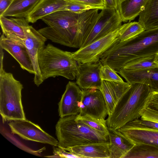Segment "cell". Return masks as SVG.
Here are the masks:
<instances>
[{
	"instance_id": "1",
	"label": "cell",
	"mask_w": 158,
	"mask_h": 158,
	"mask_svg": "<svg viewBox=\"0 0 158 158\" xmlns=\"http://www.w3.org/2000/svg\"><path fill=\"white\" fill-rule=\"evenodd\" d=\"M97 17L94 9L80 14L68 10L58 11L41 19L48 26L42 28L41 32L53 42L79 48Z\"/></svg>"
},
{
	"instance_id": "2",
	"label": "cell",
	"mask_w": 158,
	"mask_h": 158,
	"mask_svg": "<svg viewBox=\"0 0 158 158\" xmlns=\"http://www.w3.org/2000/svg\"><path fill=\"white\" fill-rule=\"evenodd\" d=\"M158 53V27L145 30L129 40L116 42L106 51L100 61L116 72L128 62Z\"/></svg>"
},
{
	"instance_id": "3",
	"label": "cell",
	"mask_w": 158,
	"mask_h": 158,
	"mask_svg": "<svg viewBox=\"0 0 158 158\" xmlns=\"http://www.w3.org/2000/svg\"><path fill=\"white\" fill-rule=\"evenodd\" d=\"M153 91L151 87L145 84H131L106 120L108 128L118 130L127 123L140 118L147 107Z\"/></svg>"
},
{
	"instance_id": "4",
	"label": "cell",
	"mask_w": 158,
	"mask_h": 158,
	"mask_svg": "<svg viewBox=\"0 0 158 158\" xmlns=\"http://www.w3.org/2000/svg\"><path fill=\"white\" fill-rule=\"evenodd\" d=\"M77 115L60 118L55 127L58 146L65 149L94 143H110L109 134L76 120Z\"/></svg>"
},
{
	"instance_id": "5",
	"label": "cell",
	"mask_w": 158,
	"mask_h": 158,
	"mask_svg": "<svg viewBox=\"0 0 158 158\" xmlns=\"http://www.w3.org/2000/svg\"><path fill=\"white\" fill-rule=\"evenodd\" d=\"M72 52L64 51L48 44L40 50L39 67L44 81L51 77L62 76L73 80L79 73V62Z\"/></svg>"
},
{
	"instance_id": "6",
	"label": "cell",
	"mask_w": 158,
	"mask_h": 158,
	"mask_svg": "<svg viewBox=\"0 0 158 158\" xmlns=\"http://www.w3.org/2000/svg\"><path fill=\"white\" fill-rule=\"evenodd\" d=\"M0 59V114L3 121L26 119L21 100L23 86L3 68Z\"/></svg>"
},
{
	"instance_id": "7",
	"label": "cell",
	"mask_w": 158,
	"mask_h": 158,
	"mask_svg": "<svg viewBox=\"0 0 158 158\" xmlns=\"http://www.w3.org/2000/svg\"><path fill=\"white\" fill-rule=\"evenodd\" d=\"M16 20L23 27L25 34L24 44L35 71L34 82L37 86L44 81L40 71L38 55L40 50L45 45L47 39L36 30L25 18H16Z\"/></svg>"
},
{
	"instance_id": "8",
	"label": "cell",
	"mask_w": 158,
	"mask_h": 158,
	"mask_svg": "<svg viewBox=\"0 0 158 158\" xmlns=\"http://www.w3.org/2000/svg\"><path fill=\"white\" fill-rule=\"evenodd\" d=\"M119 28L72 52L73 57L81 63L100 61L103 53L119 40Z\"/></svg>"
},
{
	"instance_id": "9",
	"label": "cell",
	"mask_w": 158,
	"mask_h": 158,
	"mask_svg": "<svg viewBox=\"0 0 158 158\" xmlns=\"http://www.w3.org/2000/svg\"><path fill=\"white\" fill-rule=\"evenodd\" d=\"M122 22L118 9L104 8L99 13L95 24L85 38L81 48L119 28Z\"/></svg>"
},
{
	"instance_id": "10",
	"label": "cell",
	"mask_w": 158,
	"mask_h": 158,
	"mask_svg": "<svg viewBox=\"0 0 158 158\" xmlns=\"http://www.w3.org/2000/svg\"><path fill=\"white\" fill-rule=\"evenodd\" d=\"M12 133L27 140L57 146L58 141L39 125L26 119L11 121L8 124Z\"/></svg>"
},
{
	"instance_id": "11",
	"label": "cell",
	"mask_w": 158,
	"mask_h": 158,
	"mask_svg": "<svg viewBox=\"0 0 158 158\" xmlns=\"http://www.w3.org/2000/svg\"><path fill=\"white\" fill-rule=\"evenodd\" d=\"M82 90V94L79 114L105 119L108 115V110L106 100L101 91L95 89Z\"/></svg>"
},
{
	"instance_id": "12",
	"label": "cell",
	"mask_w": 158,
	"mask_h": 158,
	"mask_svg": "<svg viewBox=\"0 0 158 158\" xmlns=\"http://www.w3.org/2000/svg\"><path fill=\"white\" fill-rule=\"evenodd\" d=\"M134 145L147 143L158 146V129L142 124L139 118L118 129Z\"/></svg>"
},
{
	"instance_id": "13",
	"label": "cell",
	"mask_w": 158,
	"mask_h": 158,
	"mask_svg": "<svg viewBox=\"0 0 158 158\" xmlns=\"http://www.w3.org/2000/svg\"><path fill=\"white\" fill-rule=\"evenodd\" d=\"M82 94V89L76 83L68 82L58 104L60 118L79 114Z\"/></svg>"
},
{
	"instance_id": "14",
	"label": "cell",
	"mask_w": 158,
	"mask_h": 158,
	"mask_svg": "<svg viewBox=\"0 0 158 158\" xmlns=\"http://www.w3.org/2000/svg\"><path fill=\"white\" fill-rule=\"evenodd\" d=\"M102 65L100 61L94 63L79 62V73L76 78V84L81 89H100L102 81L100 72Z\"/></svg>"
},
{
	"instance_id": "15",
	"label": "cell",
	"mask_w": 158,
	"mask_h": 158,
	"mask_svg": "<svg viewBox=\"0 0 158 158\" xmlns=\"http://www.w3.org/2000/svg\"><path fill=\"white\" fill-rule=\"evenodd\" d=\"M131 86V84L124 81H102L100 90L102 93L106 103L108 115L113 113L118 102Z\"/></svg>"
},
{
	"instance_id": "16",
	"label": "cell",
	"mask_w": 158,
	"mask_h": 158,
	"mask_svg": "<svg viewBox=\"0 0 158 158\" xmlns=\"http://www.w3.org/2000/svg\"><path fill=\"white\" fill-rule=\"evenodd\" d=\"M0 47L13 57L22 69L34 74L33 67L25 45L13 42L2 34L0 38Z\"/></svg>"
},
{
	"instance_id": "17",
	"label": "cell",
	"mask_w": 158,
	"mask_h": 158,
	"mask_svg": "<svg viewBox=\"0 0 158 158\" xmlns=\"http://www.w3.org/2000/svg\"><path fill=\"white\" fill-rule=\"evenodd\" d=\"M131 84L139 83L147 85L158 91V68L132 71L123 68L117 72Z\"/></svg>"
},
{
	"instance_id": "18",
	"label": "cell",
	"mask_w": 158,
	"mask_h": 158,
	"mask_svg": "<svg viewBox=\"0 0 158 158\" xmlns=\"http://www.w3.org/2000/svg\"><path fill=\"white\" fill-rule=\"evenodd\" d=\"M110 143H94L82 145L65 150L81 158H110Z\"/></svg>"
},
{
	"instance_id": "19",
	"label": "cell",
	"mask_w": 158,
	"mask_h": 158,
	"mask_svg": "<svg viewBox=\"0 0 158 158\" xmlns=\"http://www.w3.org/2000/svg\"><path fill=\"white\" fill-rule=\"evenodd\" d=\"M68 3L64 0H41L25 19L29 23H35L52 13L61 10Z\"/></svg>"
},
{
	"instance_id": "20",
	"label": "cell",
	"mask_w": 158,
	"mask_h": 158,
	"mask_svg": "<svg viewBox=\"0 0 158 158\" xmlns=\"http://www.w3.org/2000/svg\"><path fill=\"white\" fill-rule=\"evenodd\" d=\"M108 128L110 158H124L135 145L118 130Z\"/></svg>"
},
{
	"instance_id": "21",
	"label": "cell",
	"mask_w": 158,
	"mask_h": 158,
	"mask_svg": "<svg viewBox=\"0 0 158 158\" xmlns=\"http://www.w3.org/2000/svg\"><path fill=\"white\" fill-rule=\"evenodd\" d=\"M0 23L3 34L13 42L25 45V34L22 26L14 18L0 16Z\"/></svg>"
},
{
	"instance_id": "22",
	"label": "cell",
	"mask_w": 158,
	"mask_h": 158,
	"mask_svg": "<svg viewBox=\"0 0 158 158\" xmlns=\"http://www.w3.org/2000/svg\"><path fill=\"white\" fill-rule=\"evenodd\" d=\"M148 0H119L118 10L122 22H130L139 16Z\"/></svg>"
},
{
	"instance_id": "23",
	"label": "cell",
	"mask_w": 158,
	"mask_h": 158,
	"mask_svg": "<svg viewBox=\"0 0 158 158\" xmlns=\"http://www.w3.org/2000/svg\"><path fill=\"white\" fill-rule=\"evenodd\" d=\"M40 0H13L1 16L26 18Z\"/></svg>"
},
{
	"instance_id": "24",
	"label": "cell",
	"mask_w": 158,
	"mask_h": 158,
	"mask_svg": "<svg viewBox=\"0 0 158 158\" xmlns=\"http://www.w3.org/2000/svg\"><path fill=\"white\" fill-rule=\"evenodd\" d=\"M138 22L145 30L158 27V0H148L139 15Z\"/></svg>"
},
{
	"instance_id": "25",
	"label": "cell",
	"mask_w": 158,
	"mask_h": 158,
	"mask_svg": "<svg viewBox=\"0 0 158 158\" xmlns=\"http://www.w3.org/2000/svg\"><path fill=\"white\" fill-rule=\"evenodd\" d=\"M125 158H158V146L147 143L135 144Z\"/></svg>"
},
{
	"instance_id": "26",
	"label": "cell",
	"mask_w": 158,
	"mask_h": 158,
	"mask_svg": "<svg viewBox=\"0 0 158 158\" xmlns=\"http://www.w3.org/2000/svg\"><path fill=\"white\" fill-rule=\"evenodd\" d=\"M145 30L139 22H129L122 25L119 28V41H126L137 36Z\"/></svg>"
},
{
	"instance_id": "27",
	"label": "cell",
	"mask_w": 158,
	"mask_h": 158,
	"mask_svg": "<svg viewBox=\"0 0 158 158\" xmlns=\"http://www.w3.org/2000/svg\"><path fill=\"white\" fill-rule=\"evenodd\" d=\"M155 56V55L135 59L127 63L122 68L132 71L157 68L154 62Z\"/></svg>"
},
{
	"instance_id": "28",
	"label": "cell",
	"mask_w": 158,
	"mask_h": 158,
	"mask_svg": "<svg viewBox=\"0 0 158 158\" xmlns=\"http://www.w3.org/2000/svg\"><path fill=\"white\" fill-rule=\"evenodd\" d=\"M76 120L82 122L98 131L109 134L106 120L98 119L88 115H76Z\"/></svg>"
},
{
	"instance_id": "29",
	"label": "cell",
	"mask_w": 158,
	"mask_h": 158,
	"mask_svg": "<svg viewBox=\"0 0 158 158\" xmlns=\"http://www.w3.org/2000/svg\"><path fill=\"white\" fill-rule=\"evenodd\" d=\"M101 80L110 81L123 82L124 81L117 72L109 65H102L100 72Z\"/></svg>"
},
{
	"instance_id": "30",
	"label": "cell",
	"mask_w": 158,
	"mask_h": 158,
	"mask_svg": "<svg viewBox=\"0 0 158 158\" xmlns=\"http://www.w3.org/2000/svg\"><path fill=\"white\" fill-rule=\"evenodd\" d=\"M94 9L98 8L94 6L80 2H68L67 6L61 10H68L75 13L80 14Z\"/></svg>"
},
{
	"instance_id": "31",
	"label": "cell",
	"mask_w": 158,
	"mask_h": 158,
	"mask_svg": "<svg viewBox=\"0 0 158 158\" xmlns=\"http://www.w3.org/2000/svg\"><path fill=\"white\" fill-rule=\"evenodd\" d=\"M54 146L53 148V153L54 155L61 158H81L79 156L75 155L59 146Z\"/></svg>"
},
{
	"instance_id": "32",
	"label": "cell",
	"mask_w": 158,
	"mask_h": 158,
	"mask_svg": "<svg viewBox=\"0 0 158 158\" xmlns=\"http://www.w3.org/2000/svg\"><path fill=\"white\" fill-rule=\"evenodd\" d=\"M68 2H76L95 7L102 10L104 7L103 0H64Z\"/></svg>"
},
{
	"instance_id": "33",
	"label": "cell",
	"mask_w": 158,
	"mask_h": 158,
	"mask_svg": "<svg viewBox=\"0 0 158 158\" xmlns=\"http://www.w3.org/2000/svg\"><path fill=\"white\" fill-rule=\"evenodd\" d=\"M147 108L158 111V91L152 92Z\"/></svg>"
},
{
	"instance_id": "34",
	"label": "cell",
	"mask_w": 158,
	"mask_h": 158,
	"mask_svg": "<svg viewBox=\"0 0 158 158\" xmlns=\"http://www.w3.org/2000/svg\"><path fill=\"white\" fill-rule=\"evenodd\" d=\"M119 0H103L104 8L117 10Z\"/></svg>"
},
{
	"instance_id": "35",
	"label": "cell",
	"mask_w": 158,
	"mask_h": 158,
	"mask_svg": "<svg viewBox=\"0 0 158 158\" xmlns=\"http://www.w3.org/2000/svg\"><path fill=\"white\" fill-rule=\"evenodd\" d=\"M13 0H0V16L8 8Z\"/></svg>"
},
{
	"instance_id": "36",
	"label": "cell",
	"mask_w": 158,
	"mask_h": 158,
	"mask_svg": "<svg viewBox=\"0 0 158 158\" xmlns=\"http://www.w3.org/2000/svg\"><path fill=\"white\" fill-rule=\"evenodd\" d=\"M139 122L142 124L147 127L158 129V123L143 120L140 118H139Z\"/></svg>"
},
{
	"instance_id": "37",
	"label": "cell",
	"mask_w": 158,
	"mask_h": 158,
	"mask_svg": "<svg viewBox=\"0 0 158 158\" xmlns=\"http://www.w3.org/2000/svg\"><path fill=\"white\" fill-rule=\"evenodd\" d=\"M154 62L157 68H158V53L155 55Z\"/></svg>"
}]
</instances>
